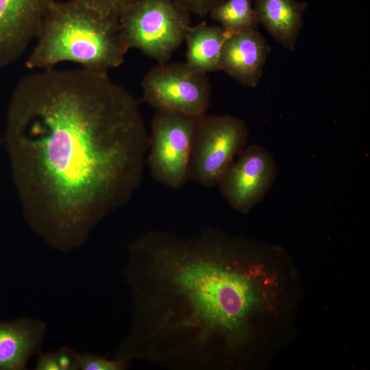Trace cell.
Instances as JSON below:
<instances>
[{
    "label": "cell",
    "mask_w": 370,
    "mask_h": 370,
    "mask_svg": "<svg viewBox=\"0 0 370 370\" xmlns=\"http://www.w3.org/2000/svg\"><path fill=\"white\" fill-rule=\"evenodd\" d=\"M25 221L51 249L81 248L140 186L149 134L108 72L35 70L15 86L3 136Z\"/></svg>",
    "instance_id": "1"
},
{
    "label": "cell",
    "mask_w": 370,
    "mask_h": 370,
    "mask_svg": "<svg viewBox=\"0 0 370 370\" xmlns=\"http://www.w3.org/2000/svg\"><path fill=\"white\" fill-rule=\"evenodd\" d=\"M258 249L213 229L153 230L127 246L130 327L114 357L173 370L246 363L261 304Z\"/></svg>",
    "instance_id": "2"
},
{
    "label": "cell",
    "mask_w": 370,
    "mask_h": 370,
    "mask_svg": "<svg viewBox=\"0 0 370 370\" xmlns=\"http://www.w3.org/2000/svg\"><path fill=\"white\" fill-rule=\"evenodd\" d=\"M35 40L25 62L32 70L70 62L85 69L108 72L123 64L129 50L119 18L83 0H54L43 16Z\"/></svg>",
    "instance_id": "3"
},
{
    "label": "cell",
    "mask_w": 370,
    "mask_h": 370,
    "mask_svg": "<svg viewBox=\"0 0 370 370\" xmlns=\"http://www.w3.org/2000/svg\"><path fill=\"white\" fill-rule=\"evenodd\" d=\"M190 14L172 0H137L119 16L123 41L158 64L169 62L185 40Z\"/></svg>",
    "instance_id": "4"
},
{
    "label": "cell",
    "mask_w": 370,
    "mask_h": 370,
    "mask_svg": "<svg viewBox=\"0 0 370 370\" xmlns=\"http://www.w3.org/2000/svg\"><path fill=\"white\" fill-rule=\"evenodd\" d=\"M249 130L230 114L197 118L189 163V180L206 188L217 186L247 143Z\"/></svg>",
    "instance_id": "5"
},
{
    "label": "cell",
    "mask_w": 370,
    "mask_h": 370,
    "mask_svg": "<svg viewBox=\"0 0 370 370\" xmlns=\"http://www.w3.org/2000/svg\"><path fill=\"white\" fill-rule=\"evenodd\" d=\"M199 116L157 112L151 123L147 164L153 178L173 190L189 180L194 132Z\"/></svg>",
    "instance_id": "6"
},
{
    "label": "cell",
    "mask_w": 370,
    "mask_h": 370,
    "mask_svg": "<svg viewBox=\"0 0 370 370\" xmlns=\"http://www.w3.org/2000/svg\"><path fill=\"white\" fill-rule=\"evenodd\" d=\"M207 74L194 70L186 62L158 64L143 79V101L157 112L204 115L212 94Z\"/></svg>",
    "instance_id": "7"
},
{
    "label": "cell",
    "mask_w": 370,
    "mask_h": 370,
    "mask_svg": "<svg viewBox=\"0 0 370 370\" xmlns=\"http://www.w3.org/2000/svg\"><path fill=\"white\" fill-rule=\"evenodd\" d=\"M278 175L273 156L263 147H245L219 180L223 197L234 210L248 213L272 187Z\"/></svg>",
    "instance_id": "8"
},
{
    "label": "cell",
    "mask_w": 370,
    "mask_h": 370,
    "mask_svg": "<svg viewBox=\"0 0 370 370\" xmlns=\"http://www.w3.org/2000/svg\"><path fill=\"white\" fill-rule=\"evenodd\" d=\"M54 0H0V69L15 62L35 40Z\"/></svg>",
    "instance_id": "9"
},
{
    "label": "cell",
    "mask_w": 370,
    "mask_h": 370,
    "mask_svg": "<svg viewBox=\"0 0 370 370\" xmlns=\"http://www.w3.org/2000/svg\"><path fill=\"white\" fill-rule=\"evenodd\" d=\"M270 52V45L258 29L230 34L221 49L220 69L241 85L255 87Z\"/></svg>",
    "instance_id": "10"
},
{
    "label": "cell",
    "mask_w": 370,
    "mask_h": 370,
    "mask_svg": "<svg viewBox=\"0 0 370 370\" xmlns=\"http://www.w3.org/2000/svg\"><path fill=\"white\" fill-rule=\"evenodd\" d=\"M47 332V323L39 318L0 320V370L27 369L31 358L41 351Z\"/></svg>",
    "instance_id": "11"
},
{
    "label": "cell",
    "mask_w": 370,
    "mask_h": 370,
    "mask_svg": "<svg viewBox=\"0 0 370 370\" xmlns=\"http://www.w3.org/2000/svg\"><path fill=\"white\" fill-rule=\"evenodd\" d=\"M307 5L299 0H254V8L258 24L284 48L293 51Z\"/></svg>",
    "instance_id": "12"
},
{
    "label": "cell",
    "mask_w": 370,
    "mask_h": 370,
    "mask_svg": "<svg viewBox=\"0 0 370 370\" xmlns=\"http://www.w3.org/2000/svg\"><path fill=\"white\" fill-rule=\"evenodd\" d=\"M229 34L221 26L209 25L206 22L191 26L184 40L187 46L185 62L205 73L221 71V51Z\"/></svg>",
    "instance_id": "13"
},
{
    "label": "cell",
    "mask_w": 370,
    "mask_h": 370,
    "mask_svg": "<svg viewBox=\"0 0 370 370\" xmlns=\"http://www.w3.org/2000/svg\"><path fill=\"white\" fill-rule=\"evenodd\" d=\"M210 15L230 34L258 29L259 25L252 0H225Z\"/></svg>",
    "instance_id": "14"
},
{
    "label": "cell",
    "mask_w": 370,
    "mask_h": 370,
    "mask_svg": "<svg viewBox=\"0 0 370 370\" xmlns=\"http://www.w3.org/2000/svg\"><path fill=\"white\" fill-rule=\"evenodd\" d=\"M132 363L90 352L79 353V370H126Z\"/></svg>",
    "instance_id": "15"
},
{
    "label": "cell",
    "mask_w": 370,
    "mask_h": 370,
    "mask_svg": "<svg viewBox=\"0 0 370 370\" xmlns=\"http://www.w3.org/2000/svg\"><path fill=\"white\" fill-rule=\"evenodd\" d=\"M101 12L119 18L121 14L137 0H83Z\"/></svg>",
    "instance_id": "16"
},
{
    "label": "cell",
    "mask_w": 370,
    "mask_h": 370,
    "mask_svg": "<svg viewBox=\"0 0 370 370\" xmlns=\"http://www.w3.org/2000/svg\"><path fill=\"white\" fill-rule=\"evenodd\" d=\"M190 14L204 17L225 0H172Z\"/></svg>",
    "instance_id": "17"
},
{
    "label": "cell",
    "mask_w": 370,
    "mask_h": 370,
    "mask_svg": "<svg viewBox=\"0 0 370 370\" xmlns=\"http://www.w3.org/2000/svg\"><path fill=\"white\" fill-rule=\"evenodd\" d=\"M55 353L60 370H79V352L62 346Z\"/></svg>",
    "instance_id": "18"
},
{
    "label": "cell",
    "mask_w": 370,
    "mask_h": 370,
    "mask_svg": "<svg viewBox=\"0 0 370 370\" xmlns=\"http://www.w3.org/2000/svg\"><path fill=\"white\" fill-rule=\"evenodd\" d=\"M34 369L36 370H60L55 351L42 352L37 354Z\"/></svg>",
    "instance_id": "19"
},
{
    "label": "cell",
    "mask_w": 370,
    "mask_h": 370,
    "mask_svg": "<svg viewBox=\"0 0 370 370\" xmlns=\"http://www.w3.org/2000/svg\"><path fill=\"white\" fill-rule=\"evenodd\" d=\"M3 146V136H1L0 135V153H1V147Z\"/></svg>",
    "instance_id": "20"
}]
</instances>
